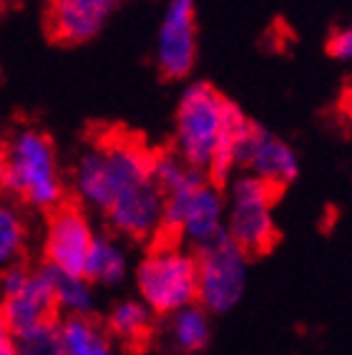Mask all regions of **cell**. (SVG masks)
Segmentation results:
<instances>
[{
    "label": "cell",
    "instance_id": "6da1fadb",
    "mask_svg": "<svg viewBox=\"0 0 352 355\" xmlns=\"http://www.w3.org/2000/svg\"><path fill=\"white\" fill-rule=\"evenodd\" d=\"M154 151L129 134H109L83 151L73 166V191L81 207L106 212L123 189L151 179Z\"/></svg>",
    "mask_w": 352,
    "mask_h": 355
},
{
    "label": "cell",
    "instance_id": "7a4b0ae2",
    "mask_svg": "<svg viewBox=\"0 0 352 355\" xmlns=\"http://www.w3.org/2000/svg\"><path fill=\"white\" fill-rule=\"evenodd\" d=\"M6 151V191L15 202L53 212L66 202L58 154L53 139L35 126H21L3 141Z\"/></svg>",
    "mask_w": 352,
    "mask_h": 355
},
{
    "label": "cell",
    "instance_id": "3957f363",
    "mask_svg": "<svg viewBox=\"0 0 352 355\" xmlns=\"http://www.w3.org/2000/svg\"><path fill=\"white\" fill-rule=\"evenodd\" d=\"M279 189L262 179L239 171L227 182L224 191V230L247 257L270 252L277 245L279 230L274 222V202Z\"/></svg>",
    "mask_w": 352,
    "mask_h": 355
},
{
    "label": "cell",
    "instance_id": "277c9868",
    "mask_svg": "<svg viewBox=\"0 0 352 355\" xmlns=\"http://www.w3.org/2000/svg\"><path fill=\"white\" fill-rule=\"evenodd\" d=\"M136 287L151 315H174L197 302V260L179 242H154L136 267Z\"/></svg>",
    "mask_w": 352,
    "mask_h": 355
},
{
    "label": "cell",
    "instance_id": "5b68a950",
    "mask_svg": "<svg viewBox=\"0 0 352 355\" xmlns=\"http://www.w3.org/2000/svg\"><path fill=\"white\" fill-rule=\"evenodd\" d=\"M227 96L211 83L191 81L179 96L174 116V154L194 169L206 174L211 151L222 131V114Z\"/></svg>",
    "mask_w": 352,
    "mask_h": 355
},
{
    "label": "cell",
    "instance_id": "8992f818",
    "mask_svg": "<svg viewBox=\"0 0 352 355\" xmlns=\"http://www.w3.org/2000/svg\"><path fill=\"white\" fill-rule=\"evenodd\" d=\"M197 260V305L209 315L234 310L247 290V254L239 250L227 230L217 232L194 252Z\"/></svg>",
    "mask_w": 352,
    "mask_h": 355
},
{
    "label": "cell",
    "instance_id": "52a82bcc",
    "mask_svg": "<svg viewBox=\"0 0 352 355\" xmlns=\"http://www.w3.org/2000/svg\"><path fill=\"white\" fill-rule=\"evenodd\" d=\"M197 63V8L194 0H169L156 33V66L164 78L182 81Z\"/></svg>",
    "mask_w": 352,
    "mask_h": 355
},
{
    "label": "cell",
    "instance_id": "ba28073f",
    "mask_svg": "<svg viewBox=\"0 0 352 355\" xmlns=\"http://www.w3.org/2000/svg\"><path fill=\"white\" fill-rule=\"evenodd\" d=\"M94 237L96 232L86 209L78 202L66 199L61 207L48 212V230L46 242H43L46 265L71 275H83V265H86Z\"/></svg>",
    "mask_w": 352,
    "mask_h": 355
},
{
    "label": "cell",
    "instance_id": "9c48e42d",
    "mask_svg": "<svg viewBox=\"0 0 352 355\" xmlns=\"http://www.w3.org/2000/svg\"><path fill=\"white\" fill-rule=\"evenodd\" d=\"M103 214L109 219L111 230H116L118 234H126L136 242L156 239L161 232L164 197L154 184V179H146L114 197Z\"/></svg>",
    "mask_w": 352,
    "mask_h": 355
},
{
    "label": "cell",
    "instance_id": "30bf717a",
    "mask_svg": "<svg viewBox=\"0 0 352 355\" xmlns=\"http://www.w3.org/2000/svg\"><path fill=\"white\" fill-rule=\"evenodd\" d=\"M239 169L282 191L299 177V157L285 139L254 123L249 139L242 146Z\"/></svg>",
    "mask_w": 352,
    "mask_h": 355
},
{
    "label": "cell",
    "instance_id": "8fae6325",
    "mask_svg": "<svg viewBox=\"0 0 352 355\" xmlns=\"http://www.w3.org/2000/svg\"><path fill=\"white\" fill-rule=\"evenodd\" d=\"M55 315H58V305L43 270L30 272L18 293L0 300V325L13 338H21L46 322L58 320Z\"/></svg>",
    "mask_w": 352,
    "mask_h": 355
},
{
    "label": "cell",
    "instance_id": "7c38bea8",
    "mask_svg": "<svg viewBox=\"0 0 352 355\" xmlns=\"http://www.w3.org/2000/svg\"><path fill=\"white\" fill-rule=\"evenodd\" d=\"M121 0H51L48 31L61 43H86L101 33Z\"/></svg>",
    "mask_w": 352,
    "mask_h": 355
},
{
    "label": "cell",
    "instance_id": "4fadbf2b",
    "mask_svg": "<svg viewBox=\"0 0 352 355\" xmlns=\"http://www.w3.org/2000/svg\"><path fill=\"white\" fill-rule=\"evenodd\" d=\"M252 129H254V121L239 109L237 103L227 98L222 114V131H219L217 146L211 151L209 166H206V179H209L211 184L224 189L227 182L237 174L242 146L249 139Z\"/></svg>",
    "mask_w": 352,
    "mask_h": 355
},
{
    "label": "cell",
    "instance_id": "5bb4252c",
    "mask_svg": "<svg viewBox=\"0 0 352 355\" xmlns=\"http://www.w3.org/2000/svg\"><path fill=\"white\" fill-rule=\"evenodd\" d=\"M224 230V189L211 184L209 179L184 202L179 217V239H186L194 247L204 245Z\"/></svg>",
    "mask_w": 352,
    "mask_h": 355
},
{
    "label": "cell",
    "instance_id": "9a60e30c",
    "mask_svg": "<svg viewBox=\"0 0 352 355\" xmlns=\"http://www.w3.org/2000/svg\"><path fill=\"white\" fill-rule=\"evenodd\" d=\"M63 355H114L111 335L91 315H68L61 322Z\"/></svg>",
    "mask_w": 352,
    "mask_h": 355
},
{
    "label": "cell",
    "instance_id": "2e32d148",
    "mask_svg": "<svg viewBox=\"0 0 352 355\" xmlns=\"http://www.w3.org/2000/svg\"><path fill=\"white\" fill-rule=\"evenodd\" d=\"M129 260L123 254L121 245L111 237L96 234L88 250L86 265H83V277L88 282H101V285H118L126 277Z\"/></svg>",
    "mask_w": 352,
    "mask_h": 355
},
{
    "label": "cell",
    "instance_id": "e0dca14e",
    "mask_svg": "<svg viewBox=\"0 0 352 355\" xmlns=\"http://www.w3.org/2000/svg\"><path fill=\"white\" fill-rule=\"evenodd\" d=\"M169 338L174 348L184 355H194L204 350L211 340V315L202 305H186L171 315Z\"/></svg>",
    "mask_w": 352,
    "mask_h": 355
},
{
    "label": "cell",
    "instance_id": "ac0fdd59",
    "mask_svg": "<svg viewBox=\"0 0 352 355\" xmlns=\"http://www.w3.org/2000/svg\"><path fill=\"white\" fill-rule=\"evenodd\" d=\"M41 270L46 272L48 282H51V290H53L58 308L68 310L71 315H91V310H94V290H91V282L83 275L63 272V270H55L51 265H43Z\"/></svg>",
    "mask_w": 352,
    "mask_h": 355
},
{
    "label": "cell",
    "instance_id": "d6986e66",
    "mask_svg": "<svg viewBox=\"0 0 352 355\" xmlns=\"http://www.w3.org/2000/svg\"><path fill=\"white\" fill-rule=\"evenodd\" d=\"M106 325V333L136 348L151 335V310L139 300H123L114 305Z\"/></svg>",
    "mask_w": 352,
    "mask_h": 355
},
{
    "label": "cell",
    "instance_id": "ffe728a7",
    "mask_svg": "<svg viewBox=\"0 0 352 355\" xmlns=\"http://www.w3.org/2000/svg\"><path fill=\"white\" fill-rule=\"evenodd\" d=\"M28 222L15 202L0 199V270L18 265L26 254Z\"/></svg>",
    "mask_w": 352,
    "mask_h": 355
},
{
    "label": "cell",
    "instance_id": "44dd1931",
    "mask_svg": "<svg viewBox=\"0 0 352 355\" xmlns=\"http://www.w3.org/2000/svg\"><path fill=\"white\" fill-rule=\"evenodd\" d=\"M15 340H18V355H63L61 320L46 322Z\"/></svg>",
    "mask_w": 352,
    "mask_h": 355
},
{
    "label": "cell",
    "instance_id": "7402d4cb",
    "mask_svg": "<svg viewBox=\"0 0 352 355\" xmlns=\"http://www.w3.org/2000/svg\"><path fill=\"white\" fill-rule=\"evenodd\" d=\"M28 275H30V270H28L23 262L6 267V270H0V295H3V297L15 295L23 285H26Z\"/></svg>",
    "mask_w": 352,
    "mask_h": 355
},
{
    "label": "cell",
    "instance_id": "603a6c76",
    "mask_svg": "<svg viewBox=\"0 0 352 355\" xmlns=\"http://www.w3.org/2000/svg\"><path fill=\"white\" fill-rule=\"evenodd\" d=\"M327 51L337 61H350L352 58V31L350 28H337L327 38Z\"/></svg>",
    "mask_w": 352,
    "mask_h": 355
},
{
    "label": "cell",
    "instance_id": "cb8c5ba5",
    "mask_svg": "<svg viewBox=\"0 0 352 355\" xmlns=\"http://www.w3.org/2000/svg\"><path fill=\"white\" fill-rule=\"evenodd\" d=\"M0 355H18V340L0 325Z\"/></svg>",
    "mask_w": 352,
    "mask_h": 355
},
{
    "label": "cell",
    "instance_id": "d4e9b609",
    "mask_svg": "<svg viewBox=\"0 0 352 355\" xmlns=\"http://www.w3.org/2000/svg\"><path fill=\"white\" fill-rule=\"evenodd\" d=\"M0 194H6V151L0 141Z\"/></svg>",
    "mask_w": 352,
    "mask_h": 355
}]
</instances>
